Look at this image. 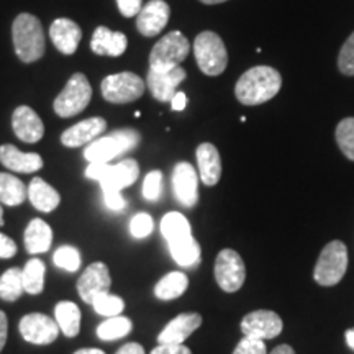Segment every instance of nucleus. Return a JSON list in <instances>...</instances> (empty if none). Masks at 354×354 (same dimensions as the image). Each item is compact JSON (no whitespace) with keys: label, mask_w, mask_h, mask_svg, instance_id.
<instances>
[{"label":"nucleus","mask_w":354,"mask_h":354,"mask_svg":"<svg viewBox=\"0 0 354 354\" xmlns=\"http://www.w3.org/2000/svg\"><path fill=\"white\" fill-rule=\"evenodd\" d=\"M348 269V248L343 241L335 240L322 250L315 269H313V279L317 284L323 287L336 286L344 277Z\"/></svg>","instance_id":"nucleus-6"},{"label":"nucleus","mask_w":354,"mask_h":354,"mask_svg":"<svg viewBox=\"0 0 354 354\" xmlns=\"http://www.w3.org/2000/svg\"><path fill=\"white\" fill-rule=\"evenodd\" d=\"M189 287V279L184 272H169L154 287V295L159 300H174L184 294Z\"/></svg>","instance_id":"nucleus-29"},{"label":"nucleus","mask_w":354,"mask_h":354,"mask_svg":"<svg viewBox=\"0 0 354 354\" xmlns=\"http://www.w3.org/2000/svg\"><path fill=\"white\" fill-rule=\"evenodd\" d=\"M185 105H187V95L184 92H176V95L171 100V109L174 112H180V110L185 109Z\"/></svg>","instance_id":"nucleus-46"},{"label":"nucleus","mask_w":354,"mask_h":354,"mask_svg":"<svg viewBox=\"0 0 354 354\" xmlns=\"http://www.w3.org/2000/svg\"><path fill=\"white\" fill-rule=\"evenodd\" d=\"M133 323L127 317H109L107 320L102 322L97 328V336L102 342H113V339L125 338L127 335L131 333Z\"/></svg>","instance_id":"nucleus-31"},{"label":"nucleus","mask_w":354,"mask_h":354,"mask_svg":"<svg viewBox=\"0 0 354 354\" xmlns=\"http://www.w3.org/2000/svg\"><path fill=\"white\" fill-rule=\"evenodd\" d=\"M7 335H8V322L7 315L0 310V351H2L3 346L7 343Z\"/></svg>","instance_id":"nucleus-45"},{"label":"nucleus","mask_w":354,"mask_h":354,"mask_svg":"<svg viewBox=\"0 0 354 354\" xmlns=\"http://www.w3.org/2000/svg\"><path fill=\"white\" fill-rule=\"evenodd\" d=\"M24 292V269L12 268L0 276V299L6 302H15Z\"/></svg>","instance_id":"nucleus-30"},{"label":"nucleus","mask_w":354,"mask_h":354,"mask_svg":"<svg viewBox=\"0 0 354 354\" xmlns=\"http://www.w3.org/2000/svg\"><path fill=\"white\" fill-rule=\"evenodd\" d=\"M17 254V245L7 234L0 233V259H10Z\"/></svg>","instance_id":"nucleus-43"},{"label":"nucleus","mask_w":354,"mask_h":354,"mask_svg":"<svg viewBox=\"0 0 354 354\" xmlns=\"http://www.w3.org/2000/svg\"><path fill=\"white\" fill-rule=\"evenodd\" d=\"M246 279L245 261L234 250H221L215 259V281L221 290H240Z\"/></svg>","instance_id":"nucleus-10"},{"label":"nucleus","mask_w":354,"mask_h":354,"mask_svg":"<svg viewBox=\"0 0 354 354\" xmlns=\"http://www.w3.org/2000/svg\"><path fill=\"white\" fill-rule=\"evenodd\" d=\"M233 354H268V349H266L263 339L245 336V338L236 344Z\"/></svg>","instance_id":"nucleus-40"},{"label":"nucleus","mask_w":354,"mask_h":354,"mask_svg":"<svg viewBox=\"0 0 354 354\" xmlns=\"http://www.w3.org/2000/svg\"><path fill=\"white\" fill-rule=\"evenodd\" d=\"M344 338H346L348 346L354 351V328H349L346 333H344Z\"/></svg>","instance_id":"nucleus-49"},{"label":"nucleus","mask_w":354,"mask_h":354,"mask_svg":"<svg viewBox=\"0 0 354 354\" xmlns=\"http://www.w3.org/2000/svg\"><path fill=\"white\" fill-rule=\"evenodd\" d=\"M338 69L344 76H354V32L349 35L338 55Z\"/></svg>","instance_id":"nucleus-37"},{"label":"nucleus","mask_w":354,"mask_h":354,"mask_svg":"<svg viewBox=\"0 0 354 354\" xmlns=\"http://www.w3.org/2000/svg\"><path fill=\"white\" fill-rule=\"evenodd\" d=\"M140 143V135L135 130H118L110 133L107 136H102L88 143L84 149V158L88 165H100V162H110L113 158L130 151Z\"/></svg>","instance_id":"nucleus-4"},{"label":"nucleus","mask_w":354,"mask_h":354,"mask_svg":"<svg viewBox=\"0 0 354 354\" xmlns=\"http://www.w3.org/2000/svg\"><path fill=\"white\" fill-rule=\"evenodd\" d=\"M0 162L7 169L21 172V174H32L43 167V159L38 153H21L13 145L0 146Z\"/></svg>","instance_id":"nucleus-21"},{"label":"nucleus","mask_w":354,"mask_h":354,"mask_svg":"<svg viewBox=\"0 0 354 354\" xmlns=\"http://www.w3.org/2000/svg\"><path fill=\"white\" fill-rule=\"evenodd\" d=\"M140 176V166L135 159H123L118 165H88L86 169V177L99 180L104 192H122V189L130 187L136 183Z\"/></svg>","instance_id":"nucleus-3"},{"label":"nucleus","mask_w":354,"mask_h":354,"mask_svg":"<svg viewBox=\"0 0 354 354\" xmlns=\"http://www.w3.org/2000/svg\"><path fill=\"white\" fill-rule=\"evenodd\" d=\"M55 264L68 272H76L81 268V254L76 248L61 246L55 253Z\"/></svg>","instance_id":"nucleus-36"},{"label":"nucleus","mask_w":354,"mask_h":354,"mask_svg":"<svg viewBox=\"0 0 354 354\" xmlns=\"http://www.w3.org/2000/svg\"><path fill=\"white\" fill-rule=\"evenodd\" d=\"M202 325L198 313H180L171 320L158 336L159 344H184L185 339Z\"/></svg>","instance_id":"nucleus-19"},{"label":"nucleus","mask_w":354,"mask_h":354,"mask_svg":"<svg viewBox=\"0 0 354 354\" xmlns=\"http://www.w3.org/2000/svg\"><path fill=\"white\" fill-rule=\"evenodd\" d=\"M128 39L120 32H112L107 26H99L92 35L91 50L99 56L118 57L127 51Z\"/></svg>","instance_id":"nucleus-23"},{"label":"nucleus","mask_w":354,"mask_h":354,"mask_svg":"<svg viewBox=\"0 0 354 354\" xmlns=\"http://www.w3.org/2000/svg\"><path fill=\"white\" fill-rule=\"evenodd\" d=\"M187 77L184 68L177 66L169 71H153L149 69L148 77H146V86L154 99L159 102H171L176 95L177 87L180 86Z\"/></svg>","instance_id":"nucleus-14"},{"label":"nucleus","mask_w":354,"mask_h":354,"mask_svg":"<svg viewBox=\"0 0 354 354\" xmlns=\"http://www.w3.org/2000/svg\"><path fill=\"white\" fill-rule=\"evenodd\" d=\"M74 354H105L102 349H97V348H84V349H79Z\"/></svg>","instance_id":"nucleus-50"},{"label":"nucleus","mask_w":354,"mask_h":354,"mask_svg":"<svg viewBox=\"0 0 354 354\" xmlns=\"http://www.w3.org/2000/svg\"><path fill=\"white\" fill-rule=\"evenodd\" d=\"M161 233L166 238L167 245H177V243L187 241L192 238V228L189 220L179 212H169L161 220Z\"/></svg>","instance_id":"nucleus-26"},{"label":"nucleus","mask_w":354,"mask_h":354,"mask_svg":"<svg viewBox=\"0 0 354 354\" xmlns=\"http://www.w3.org/2000/svg\"><path fill=\"white\" fill-rule=\"evenodd\" d=\"M194 55L205 76L216 77L228 66V53L223 39L214 32H202L194 41Z\"/></svg>","instance_id":"nucleus-5"},{"label":"nucleus","mask_w":354,"mask_h":354,"mask_svg":"<svg viewBox=\"0 0 354 354\" xmlns=\"http://www.w3.org/2000/svg\"><path fill=\"white\" fill-rule=\"evenodd\" d=\"M282 87V77L271 66L248 69L234 86V95L243 105H261L274 99Z\"/></svg>","instance_id":"nucleus-1"},{"label":"nucleus","mask_w":354,"mask_h":354,"mask_svg":"<svg viewBox=\"0 0 354 354\" xmlns=\"http://www.w3.org/2000/svg\"><path fill=\"white\" fill-rule=\"evenodd\" d=\"M190 43L180 32H171L154 44L149 55V69L169 71L183 64L189 56Z\"/></svg>","instance_id":"nucleus-7"},{"label":"nucleus","mask_w":354,"mask_h":354,"mask_svg":"<svg viewBox=\"0 0 354 354\" xmlns=\"http://www.w3.org/2000/svg\"><path fill=\"white\" fill-rule=\"evenodd\" d=\"M171 17V8L165 0H149L136 15V28L146 38L156 37L165 30Z\"/></svg>","instance_id":"nucleus-15"},{"label":"nucleus","mask_w":354,"mask_h":354,"mask_svg":"<svg viewBox=\"0 0 354 354\" xmlns=\"http://www.w3.org/2000/svg\"><path fill=\"white\" fill-rule=\"evenodd\" d=\"M151 354H192L185 344H158Z\"/></svg>","instance_id":"nucleus-44"},{"label":"nucleus","mask_w":354,"mask_h":354,"mask_svg":"<svg viewBox=\"0 0 354 354\" xmlns=\"http://www.w3.org/2000/svg\"><path fill=\"white\" fill-rule=\"evenodd\" d=\"M169 251L176 263L183 266V268H190V266L198 264V261H201V245L194 236L189 238L187 241L169 246Z\"/></svg>","instance_id":"nucleus-32"},{"label":"nucleus","mask_w":354,"mask_h":354,"mask_svg":"<svg viewBox=\"0 0 354 354\" xmlns=\"http://www.w3.org/2000/svg\"><path fill=\"white\" fill-rule=\"evenodd\" d=\"M15 53L21 63L30 64L41 59L46 50L41 21L32 13H20L12 25Z\"/></svg>","instance_id":"nucleus-2"},{"label":"nucleus","mask_w":354,"mask_h":354,"mask_svg":"<svg viewBox=\"0 0 354 354\" xmlns=\"http://www.w3.org/2000/svg\"><path fill=\"white\" fill-rule=\"evenodd\" d=\"M336 143L349 161H354V117H348L336 127Z\"/></svg>","instance_id":"nucleus-34"},{"label":"nucleus","mask_w":354,"mask_h":354,"mask_svg":"<svg viewBox=\"0 0 354 354\" xmlns=\"http://www.w3.org/2000/svg\"><path fill=\"white\" fill-rule=\"evenodd\" d=\"M55 320L64 336L74 338L81 331V310L76 304L63 300L55 307Z\"/></svg>","instance_id":"nucleus-27"},{"label":"nucleus","mask_w":354,"mask_h":354,"mask_svg":"<svg viewBox=\"0 0 354 354\" xmlns=\"http://www.w3.org/2000/svg\"><path fill=\"white\" fill-rule=\"evenodd\" d=\"M100 88L109 104H130L145 94V81L135 73H118L105 77Z\"/></svg>","instance_id":"nucleus-9"},{"label":"nucleus","mask_w":354,"mask_h":354,"mask_svg":"<svg viewBox=\"0 0 354 354\" xmlns=\"http://www.w3.org/2000/svg\"><path fill=\"white\" fill-rule=\"evenodd\" d=\"M3 225V210H2V207H0V227H2Z\"/></svg>","instance_id":"nucleus-52"},{"label":"nucleus","mask_w":354,"mask_h":354,"mask_svg":"<svg viewBox=\"0 0 354 354\" xmlns=\"http://www.w3.org/2000/svg\"><path fill=\"white\" fill-rule=\"evenodd\" d=\"M50 37L56 50L63 55H74L81 43L82 32L76 21L69 19H57L50 26Z\"/></svg>","instance_id":"nucleus-20"},{"label":"nucleus","mask_w":354,"mask_h":354,"mask_svg":"<svg viewBox=\"0 0 354 354\" xmlns=\"http://www.w3.org/2000/svg\"><path fill=\"white\" fill-rule=\"evenodd\" d=\"M197 166H198V176L201 180L209 187L218 184L221 177V159L218 149L212 143H202L198 145L197 151Z\"/></svg>","instance_id":"nucleus-22"},{"label":"nucleus","mask_w":354,"mask_h":354,"mask_svg":"<svg viewBox=\"0 0 354 354\" xmlns=\"http://www.w3.org/2000/svg\"><path fill=\"white\" fill-rule=\"evenodd\" d=\"M12 127L15 131L17 138L25 141V143H38L44 135V125L41 118L33 109L20 105L15 109L12 115Z\"/></svg>","instance_id":"nucleus-17"},{"label":"nucleus","mask_w":354,"mask_h":354,"mask_svg":"<svg viewBox=\"0 0 354 354\" xmlns=\"http://www.w3.org/2000/svg\"><path fill=\"white\" fill-rule=\"evenodd\" d=\"M28 197V189L21 183L19 177L0 172V202L6 205L17 207L25 202Z\"/></svg>","instance_id":"nucleus-28"},{"label":"nucleus","mask_w":354,"mask_h":354,"mask_svg":"<svg viewBox=\"0 0 354 354\" xmlns=\"http://www.w3.org/2000/svg\"><path fill=\"white\" fill-rule=\"evenodd\" d=\"M284 323L276 312L271 310H256L245 315L241 320V331L245 336L258 339H271L282 333Z\"/></svg>","instance_id":"nucleus-11"},{"label":"nucleus","mask_w":354,"mask_h":354,"mask_svg":"<svg viewBox=\"0 0 354 354\" xmlns=\"http://www.w3.org/2000/svg\"><path fill=\"white\" fill-rule=\"evenodd\" d=\"M154 228V221L148 214H136L130 221V232L135 238L143 240V238L149 236Z\"/></svg>","instance_id":"nucleus-39"},{"label":"nucleus","mask_w":354,"mask_h":354,"mask_svg":"<svg viewBox=\"0 0 354 354\" xmlns=\"http://www.w3.org/2000/svg\"><path fill=\"white\" fill-rule=\"evenodd\" d=\"M92 87L82 73H76L66 84L61 94L55 99L53 109L57 117L71 118L81 113L91 104Z\"/></svg>","instance_id":"nucleus-8"},{"label":"nucleus","mask_w":354,"mask_h":354,"mask_svg":"<svg viewBox=\"0 0 354 354\" xmlns=\"http://www.w3.org/2000/svg\"><path fill=\"white\" fill-rule=\"evenodd\" d=\"M271 354H295L294 348L289 346V344H281V346L274 348Z\"/></svg>","instance_id":"nucleus-48"},{"label":"nucleus","mask_w":354,"mask_h":354,"mask_svg":"<svg viewBox=\"0 0 354 354\" xmlns=\"http://www.w3.org/2000/svg\"><path fill=\"white\" fill-rule=\"evenodd\" d=\"M172 190L180 205L192 209L198 202L197 171L189 162H179L172 171Z\"/></svg>","instance_id":"nucleus-13"},{"label":"nucleus","mask_w":354,"mask_h":354,"mask_svg":"<svg viewBox=\"0 0 354 354\" xmlns=\"http://www.w3.org/2000/svg\"><path fill=\"white\" fill-rule=\"evenodd\" d=\"M162 174L159 171L148 172L143 183V197L149 202H156L161 196Z\"/></svg>","instance_id":"nucleus-38"},{"label":"nucleus","mask_w":354,"mask_h":354,"mask_svg":"<svg viewBox=\"0 0 354 354\" xmlns=\"http://www.w3.org/2000/svg\"><path fill=\"white\" fill-rule=\"evenodd\" d=\"M112 279L104 263H92L77 281V292L86 304H92L95 295L110 292Z\"/></svg>","instance_id":"nucleus-16"},{"label":"nucleus","mask_w":354,"mask_h":354,"mask_svg":"<svg viewBox=\"0 0 354 354\" xmlns=\"http://www.w3.org/2000/svg\"><path fill=\"white\" fill-rule=\"evenodd\" d=\"M117 6L123 17L131 19V17L138 15L141 8H143V0H117Z\"/></svg>","instance_id":"nucleus-41"},{"label":"nucleus","mask_w":354,"mask_h":354,"mask_svg":"<svg viewBox=\"0 0 354 354\" xmlns=\"http://www.w3.org/2000/svg\"><path fill=\"white\" fill-rule=\"evenodd\" d=\"M107 130V122L100 117H92L87 120L79 122L77 125L68 128L61 135V143L68 148H79L82 145H88L99 138Z\"/></svg>","instance_id":"nucleus-18"},{"label":"nucleus","mask_w":354,"mask_h":354,"mask_svg":"<svg viewBox=\"0 0 354 354\" xmlns=\"http://www.w3.org/2000/svg\"><path fill=\"white\" fill-rule=\"evenodd\" d=\"M24 241L30 254L46 253L53 243V230L44 220L35 218L30 221L25 230Z\"/></svg>","instance_id":"nucleus-24"},{"label":"nucleus","mask_w":354,"mask_h":354,"mask_svg":"<svg viewBox=\"0 0 354 354\" xmlns=\"http://www.w3.org/2000/svg\"><path fill=\"white\" fill-rule=\"evenodd\" d=\"M20 333L28 343L50 344L56 342L59 326L51 317L43 313H28L20 320Z\"/></svg>","instance_id":"nucleus-12"},{"label":"nucleus","mask_w":354,"mask_h":354,"mask_svg":"<svg viewBox=\"0 0 354 354\" xmlns=\"http://www.w3.org/2000/svg\"><path fill=\"white\" fill-rule=\"evenodd\" d=\"M28 198L35 209L44 212V214H50L61 202V196L57 194V190L51 187L48 183H44L41 177H35L32 183H30Z\"/></svg>","instance_id":"nucleus-25"},{"label":"nucleus","mask_w":354,"mask_h":354,"mask_svg":"<svg viewBox=\"0 0 354 354\" xmlns=\"http://www.w3.org/2000/svg\"><path fill=\"white\" fill-rule=\"evenodd\" d=\"M105 205L112 212H122L127 207V201L120 192H104Z\"/></svg>","instance_id":"nucleus-42"},{"label":"nucleus","mask_w":354,"mask_h":354,"mask_svg":"<svg viewBox=\"0 0 354 354\" xmlns=\"http://www.w3.org/2000/svg\"><path fill=\"white\" fill-rule=\"evenodd\" d=\"M92 307H94L99 315L117 317L125 308V302L118 295H112L110 292H105V294L95 295L94 300H92Z\"/></svg>","instance_id":"nucleus-35"},{"label":"nucleus","mask_w":354,"mask_h":354,"mask_svg":"<svg viewBox=\"0 0 354 354\" xmlns=\"http://www.w3.org/2000/svg\"><path fill=\"white\" fill-rule=\"evenodd\" d=\"M44 268L43 261L39 259H30L24 269V287L26 294L38 295L43 292L44 287Z\"/></svg>","instance_id":"nucleus-33"},{"label":"nucleus","mask_w":354,"mask_h":354,"mask_svg":"<svg viewBox=\"0 0 354 354\" xmlns=\"http://www.w3.org/2000/svg\"><path fill=\"white\" fill-rule=\"evenodd\" d=\"M202 3H205V6H216V3H223V2H228V0H201Z\"/></svg>","instance_id":"nucleus-51"},{"label":"nucleus","mask_w":354,"mask_h":354,"mask_svg":"<svg viewBox=\"0 0 354 354\" xmlns=\"http://www.w3.org/2000/svg\"><path fill=\"white\" fill-rule=\"evenodd\" d=\"M117 354H145V348L138 343H128L118 349Z\"/></svg>","instance_id":"nucleus-47"}]
</instances>
